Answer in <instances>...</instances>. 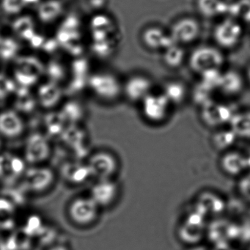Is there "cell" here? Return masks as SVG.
Returning a JSON list of instances; mask_svg holds the SVG:
<instances>
[{
  "mask_svg": "<svg viewBox=\"0 0 250 250\" xmlns=\"http://www.w3.org/2000/svg\"><path fill=\"white\" fill-rule=\"evenodd\" d=\"M24 6H32V5H38L41 3L40 0H22Z\"/></svg>",
  "mask_w": 250,
  "mask_h": 250,
  "instance_id": "37",
  "label": "cell"
},
{
  "mask_svg": "<svg viewBox=\"0 0 250 250\" xmlns=\"http://www.w3.org/2000/svg\"><path fill=\"white\" fill-rule=\"evenodd\" d=\"M86 164L90 176L96 181L114 179L119 171L118 158L113 153L106 150H99L92 153Z\"/></svg>",
  "mask_w": 250,
  "mask_h": 250,
  "instance_id": "5",
  "label": "cell"
},
{
  "mask_svg": "<svg viewBox=\"0 0 250 250\" xmlns=\"http://www.w3.org/2000/svg\"><path fill=\"white\" fill-rule=\"evenodd\" d=\"M162 93L172 106H180L187 99L188 90L184 83L172 80L165 84Z\"/></svg>",
  "mask_w": 250,
  "mask_h": 250,
  "instance_id": "26",
  "label": "cell"
},
{
  "mask_svg": "<svg viewBox=\"0 0 250 250\" xmlns=\"http://www.w3.org/2000/svg\"><path fill=\"white\" fill-rule=\"evenodd\" d=\"M51 153L50 142L43 134H32L26 141L24 159L33 166L43 165L49 159Z\"/></svg>",
  "mask_w": 250,
  "mask_h": 250,
  "instance_id": "12",
  "label": "cell"
},
{
  "mask_svg": "<svg viewBox=\"0 0 250 250\" xmlns=\"http://www.w3.org/2000/svg\"><path fill=\"white\" fill-rule=\"evenodd\" d=\"M228 126L238 140L250 142V108L237 109Z\"/></svg>",
  "mask_w": 250,
  "mask_h": 250,
  "instance_id": "22",
  "label": "cell"
},
{
  "mask_svg": "<svg viewBox=\"0 0 250 250\" xmlns=\"http://www.w3.org/2000/svg\"><path fill=\"white\" fill-rule=\"evenodd\" d=\"M17 87L18 86L14 79L10 78L5 74H0V101L14 96Z\"/></svg>",
  "mask_w": 250,
  "mask_h": 250,
  "instance_id": "33",
  "label": "cell"
},
{
  "mask_svg": "<svg viewBox=\"0 0 250 250\" xmlns=\"http://www.w3.org/2000/svg\"><path fill=\"white\" fill-rule=\"evenodd\" d=\"M219 166L225 175L232 178L242 177L248 171L244 151L235 148L221 153Z\"/></svg>",
  "mask_w": 250,
  "mask_h": 250,
  "instance_id": "15",
  "label": "cell"
},
{
  "mask_svg": "<svg viewBox=\"0 0 250 250\" xmlns=\"http://www.w3.org/2000/svg\"><path fill=\"white\" fill-rule=\"evenodd\" d=\"M63 10L61 0H46L38 6V17L43 24H51L62 15Z\"/></svg>",
  "mask_w": 250,
  "mask_h": 250,
  "instance_id": "24",
  "label": "cell"
},
{
  "mask_svg": "<svg viewBox=\"0 0 250 250\" xmlns=\"http://www.w3.org/2000/svg\"><path fill=\"white\" fill-rule=\"evenodd\" d=\"M153 83L144 74H136L130 76L123 83V96L128 102L141 103L152 93Z\"/></svg>",
  "mask_w": 250,
  "mask_h": 250,
  "instance_id": "13",
  "label": "cell"
},
{
  "mask_svg": "<svg viewBox=\"0 0 250 250\" xmlns=\"http://www.w3.org/2000/svg\"><path fill=\"white\" fill-rule=\"evenodd\" d=\"M45 74V65L33 56L18 58L16 62L14 80L18 87L31 88Z\"/></svg>",
  "mask_w": 250,
  "mask_h": 250,
  "instance_id": "3",
  "label": "cell"
},
{
  "mask_svg": "<svg viewBox=\"0 0 250 250\" xmlns=\"http://www.w3.org/2000/svg\"><path fill=\"white\" fill-rule=\"evenodd\" d=\"M141 39L145 46L151 50H165L174 43L169 33H166L163 29L156 26L143 30Z\"/></svg>",
  "mask_w": 250,
  "mask_h": 250,
  "instance_id": "19",
  "label": "cell"
},
{
  "mask_svg": "<svg viewBox=\"0 0 250 250\" xmlns=\"http://www.w3.org/2000/svg\"><path fill=\"white\" fill-rule=\"evenodd\" d=\"M0 39H1V37H0Z\"/></svg>",
  "mask_w": 250,
  "mask_h": 250,
  "instance_id": "41",
  "label": "cell"
},
{
  "mask_svg": "<svg viewBox=\"0 0 250 250\" xmlns=\"http://www.w3.org/2000/svg\"><path fill=\"white\" fill-rule=\"evenodd\" d=\"M1 5L4 12L10 15L19 14L24 7L22 0H2Z\"/></svg>",
  "mask_w": 250,
  "mask_h": 250,
  "instance_id": "34",
  "label": "cell"
},
{
  "mask_svg": "<svg viewBox=\"0 0 250 250\" xmlns=\"http://www.w3.org/2000/svg\"><path fill=\"white\" fill-rule=\"evenodd\" d=\"M205 219L206 216L197 209L188 213L178 228V235L180 240L191 245L200 243L206 233Z\"/></svg>",
  "mask_w": 250,
  "mask_h": 250,
  "instance_id": "9",
  "label": "cell"
},
{
  "mask_svg": "<svg viewBox=\"0 0 250 250\" xmlns=\"http://www.w3.org/2000/svg\"><path fill=\"white\" fill-rule=\"evenodd\" d=\"M197 209L205 216H218L225 210V202L216 193L210 191H202L197 196Z\"/></svg>",
  "mask_w": 250,
  "mask_h": 250,
  "instance_id": "18",
  "label": "cell"
},
{
  "mask_svg": "<svg viewBox=\"0 0 250 250\" xmlns=\"http://www.w3.org/2000/svg\"><path fill=\"white\" fill-rule=\"evenodd\" d=\"M63 119L68 124H78L84 118L85 109L78 101L71 100L62 105L61 112Z\"/></svg>",
  "mask_w": 250,
  "mask_h": 250,
  "instance_id": "28",
  "label": "cell"
},
{
  "mask_svg": "<svg viewBox=\"0 0 250 250\" xmlns=\"http://www.w3.org/2000/svg\"><path fill=\"white\" fill-rule=\"evenodd\" d=\"M201 32V26L195 19L184 17L172 24L169 35L175 44L184 45L195 42Z\"/></svg>",
  "mask_w": 250,
  "mask_h": 250,
  "instance_id": "11",
  "label": "cell"
},
{
  "mask_svg": "<svg viewBox=\"0 0 250 250\" xmlns=\"http://www.w3.org/2000/svg\"><path fill=\"white\" fill-rule=\"evenodd\" d=\"M120 194V187L114 179L96 181L90 188V197L100 208L115 204Z\"/></svg>",
  "mask_w": 250,
  "mask_h": 250,
  "instance_id": "14",
  "label": "cell"
},
{
  "mask_svg": "<svg viewBox=\"0 0 250 250\" xmlns=\"http://www.w3.org/2000/svg\"><path fill=\"white\" fill-rule=\"evenodd\" d=\"M246 77H247V80H248L249 83H250V65H249L248 68L247 69V72H246Z\"/></svg>",
  "mask_w": 250,
  "mask_h": 250,
  "instance_id": "39",
  "label": "cell"
},
{
  "mask_svg": "<svg viewBox=\"0 0 250 250\" xmlns=\"http://www.w3.org/2000/svg\"><path fill=\"white\" fill-rule=\"evenodd\" d=\"M26 124L22 115L15 109H6L0 112V135L14 140L25 132Z\"/></svg>",
  "mask_w": 250,
  "mask_h": 250,
  "instance_id": "16",
  "label": "cell"
},
{
  "mask_svg": "<svg viewBox=\"0 0 250 250\" xmlns=\"http://www.w3.org/2000/svg\"><path fill=\"white\" fill-rule=\"evenodd\" d=\"M213 250H237L233 247L230 246L229 242L222 243V244H217L213 246Z\"/></svg>",
  "mask_w": 250,
  "mask_h": 250,
  "instance_id": "35",
  "label": "cell"
},
{
  "mask_svg": "<svg viewBox=\"0 0 250 250\" xmlns=\"http://www.w3.org/2000/svg\"><path fill=\"white\" fill-rule=\"evenodd\" d=\"M199 13L207 18H213L229 11V5L224 0H197Z\"/></svg>",
  "mask_w": 250,
  "mask_h": 250,
  "instance_id": "27",
  "label": "cell"
},
{
  "mask_svg": "<svg viewBox=\"0 0 250 250\" xmlns=\"http://www.w3.org/2000/svg\"><path fill=\"white\" fill-rule=\"evenodd\" d=\"M26 188L33 193L42 194L49 190L55 180V172L43 165H36L26 169L23 175Z\"/></svg>",
  "mask_w": 250,
  "mask_h": 250,
  "instance_id": "10",
  "label": "cell"
},
{
  "mask_svg": "<svg viewBox=\"0 0 250 250\" xmlns=\"http://www.w3.org/2000/svg\"><path fill=\"white\" fill-rule=\"evenodd\" d=\"M66 72L65 66L58 61H52L45 66V74H47L49 81L58 84L66 77Z\"/></svg>",
  "mask_w": 250,
  "mask_h": 250,
  "instance_id": "31",
  "label": "cell"
},
{
  "mask_svg": "<svg viewBox=\"0 0 250 250\" xmlns=\"http://www.w3.org/2000/svg\"><path fill=\"white\" fill-rule=\"evenodd\" d=\"M100 208L90 196L78 197L71 200L67 209L68 217L73 224L80 227H88L99 218Z\"/></svg>",
  "mask_w": 250,
  "mask_h": 250,
  "instance_id": "6",
  "label": "cell"
},
{
  "mask_svg": "<svg viewBox=\"0 0 250 250\" xmlns=\"http://www.w3.org/2000/svg\"><path fill=\"white\" fill-rule=\"evenodd\" d=\"M225 62V55L222 51L212 46H199L188 58L191 71L200 75L210 70H221Z\"/></svg>",
  "mask_w": 250,
  "mask_h": 250,
  "instance_id": "2",
  "label": "cell"
},
{
  "mask_svg": "<svg viewBox=\"0 0 250 250\" xmlns=\"http://www.w3.org/2000/svg\"><path fill=\"white\" fill-rule=\"evenodd\" d=\"M64 178L70 184H80L87 181L90 176L87 164L82 162H68L62 168Z\"/></svg>",
  "mask_w": 250,
  "mask_h": 250,
  "instance_id": "23",
  "label": "cell"
},
{
  "mask_svg": "<svg viewBox=\"0 0 250 250\" xmlns=\"http://www.w3.org/2000/svg\"><path fill=\"white\" fill-rule=\"evenodd\" d=\"M236 110L229 104L213 99L200 107V120L208 128L217 129L228 126Z\"/></svg>",
  "mask_w": 250,
  "mask_h": 250,
  "instance_id": "4",
  "label": "cell"
},
{
  "mask_svg": "<svg viewBox=\"0 0 250 250\" xmlns=\"http://www.w3.org/2000/svg\"><path fill=\"white\" fill-rule=\"evenodd\" d=\"M244 35L242 24L232 17L223 19L215 26L213 38L216 44L222 49H231L236 47Z\"/></svg>",
  "mask_w": 250,
  "mask_h": 250,
  "instance_id": "8",
  "label": "cell"
},
{
  "mask_svg": "<svg viewBox=\"0 0 250 250\" xmlns=\"http://www.w3.org/2000/svg\"><path fill=\"white\" fill-rule=\"evenodd\" d=\"M46 250H71L68 246L65 244H57L55 245L51 246L49 248L46 249Z\"/></svg>",
  "mask_w": 250,
  "mask_h": 250,
  "instance_id": "36",
  "label": "cell"
},
{
  "mask_svg": "<svg viewBox=\"0 0 250 250\" xmlns=\"http://www.w3.org/2000/svg\"><path fill=\"white\" fill-rule=\"evenodd\" d=\"M33 21L30 17H21L14 21L13 30L14 33L21 39H29L34 35L35 26L26 27L25 26Z\"/></svg>",
  "mask_w": 250,
  "mask_h": 250,
  "instance_id": "32",
  "label": "cell"
},
{
  "mask_svg": "<svg viewBox=\"0 0 250 250\" xmlns=\"http://www.w3.org/2000/svg\"><path fill=\"white\" fill-rule=\"evenodd\" d=\"M238 139L229 126L214 129L210 137V146L219 153H222L235 148Z\"/></svg>",
  "mask_w": 250,
  "mask_h": 250,
  "instance_id": "21",
  "label": "cell"
},
{
  "mask_svg": "<svg viewBox=\"0 0 250 250\" xmlns=\"http://www.w3.org/2000/svg\"><path fill=\"white\" fill-rule=\"evenodd\" d=\"M244 88V79L235 70L222 72L218 90L224 96L234 97L241 94Z\"/></svg>",
  "mask_w": 250,
  "mask_h": 250,
  "instance_id": "20",
  "label": "cell"
},
{
  "mask_svg": "<svg viewBox=\"0 0 250 250\" xmlns=\"http://www.w3.org/2000/svg\"><path fill=\"white\" fill-rule=\"evenodd\" d=\"M18 43L11 38L0 39V59L10 61L14 59L19 52Z\"/></svg>",
  "mask_w": 250,
  "mask_h": 250,
  "instance_id": "30",
  "label": "cell"
},
{
  "mask_svg": "<svg viewBox=\"0 0 250 250\" xmlns=\"http://www.w3.org/2000/svg\"><path fill=\"white\" fill-rule=\"evenodd\" d=\"M87 86L95 97L106 103L115 102L123 96V83L110 71L93 73L87 79Z\"/></svg>",
  "mask_w": 250,
  "mask_h": 250,
  "instance_id": "1",
  "label": "cell"
},
{
  "mask_svg": "<svg viewBox=\"0 0 250 250\" xmlns=\"http://www.w3.org/2000/svg\"><path fill=\"white\" fill-rule=\"evenodd\" d=\"M63 94V89L60 84L48 80L38 87L36 96L39 106L52 109L61 103Z\"/></svg>",
  "mask_w": 250,
  "mask_h": 250,
  "instance_id": "17",
  "label": "cell"
},
{
  "mask_svg": "<svg viewBox=\"0 0 250 250\" xmlns=\"http://www.w3.org/2000/svg\"><path fill=\"white\" fill-rule=\"evenodd\" d=\"M186 59V52L181 45H170L164 50L163 61L167 66L172 69L180 68Z\"/></svg>",
  "mask_w": 250,
  "mask_h": 250,
  "instance_id": "29",
  "label": "cell"
},
{
  "mask_svg": "<svg viewBox=\"0 0 250 250\" xmlns=\"http://www.w3.org/2000/svg\"><path fill=\"white\" fill-rule=\"evenodd\" d=\"M246 156V159H247V167H248V171H250V148H249L247 151L244 152Z\"/></svg>",
  "mask_w": 250,
  "mask_h": 250,
  "instance_id": "38",
  "label": "cell"
},
{
  "mask_svg": "<svg viewBox=\"0 0 250 250\" xmlns=\"http://www.w3.org/2000/svg\"><path fill=\"white\" fill-rule=\"evenodd\" d=\"M250 250V247H249L248 250Z\"/></svg>",
  "mask_w": 250,
  "mask_h": 250,
  "instance_id": "40",
  "label": "cell"
},
{
  "mask_svg": "<svg viewBox=\"0 0 250 250\" xmlns=\"http://www.w3.org/2000/svg\"><path fill=\"white\" fill-rule=\"evenodd\" d=\"M15 98V109L19 113H27L34 110L38 104L36 94L32 93L30 88L18 87L14 94Z\"/></svg>",
  "mask_w": 250,
  "mask_h": 250,
  "instance_id": "25",
  "label": "cell"
},
{
  "mask_svg": "<svg viewBox=\"0 0 250 250\" xmlns=\"http://www.w3.org/2000/svg\"><path fill=\"white\" fill-rule=\"evenodd\" d=\"M140 104L143 118L152 125H162L169 118L172 106L162 93L152 92Z\"/></svg>",
  "mask_w": 250,
  "mask_h": 250,
  "instance_id": "7",
  "label": "cell"
}]
</instances>
